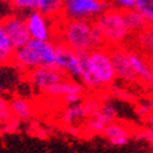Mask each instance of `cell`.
Masks as SVG:
<instances>
[{"label": "cell", "instance_id": "cell-10", "mask_svg": "<svg viewBox=\"0 0 153 153\" xmlns=\"http://www.w3.org/2000/svg\"><path fill=\"white\" fill-rule=\"evenodd\" d=\"M127 56H129L131 69L136 75L137 81L142 82L146 86H151L153 81V72L145 56L137 52H131V50H127Z\"/></svg>", "mask_w": 153, "mask_h": 153}, {"label": "cell", "instance_id": "cell-24", "mask_svg": "<svg viewBox=\"0 0 153 153\" xmlns=\"http://www.w3.org/2000/svg\"><path fill=\"white\" fill-rule=\"evenodd\" d=\"M11 111L9 107V102L0 96V124H4L11 118Z\"/></svg>", "mask_w": 153, "mask_h": 153}, {"label": "cell", "instance_id": "cell-27", "mask_svg": "<svg viewBox=\"0 0 153 153\" xmlns=\"http://www.w3.org/2000/svg\"><path fill=\"white\" fill-rule=\"evenodd\" d=\"M113 6L118 10H130L134 9V0H110Z\"/></svg>", "mask_w": 153, "mask_h": 153}, {"label": "cell", "instance_id": "cell-14", "mask_svg": "<svg viewBox=\"0 0 153 153\" xmlns=\"http://www.w3.org/2000/svg\"><path fill=\"white\" fill-rule=\"evenodd\" d=\"M102 134L104 135V137L108 140L111 146L115 147H123L130 141V131L124 125L117 124L114 121L108 124Z\"/></svg>", "mask_w": 153, "mask_h": 153}, {"label": "cell", "instance_id": "cell-17", "mask_svg": "<svg viewBox=\"0 0 153 153\" xmlns=\"http://www.w3.org/2000/svg\"><path fill=\"white\" fill-rule=\"evenodd\" d=\"M37 10L47 19L62 16L64 0H38Z\"/></svg>", "mask_w": 153, "mask_h": 153}, {"label": "cell", "instance_id": "cell-13", "mask_svg": "<svg viewBox=\"0 0 153 153\" xmlns=\"http://www.w3.org/2000/svg\"><path fill=\"white\" fill-rule=\"evenodd\" d=\"M26 45L41 56L44 66L58 69L55 64V44L52 41H39L31 38Z\"/></svg>", "mask_w": 153, "mask_h": 153}, {"label": "cell", "instance_id": "cell-7", "mask_svg": "<svg viewBox=\"0 0 153 153\" xmlns=\"http://www.w3.org/2000/svg\"><path fill=\"white\" fill-rule=\"evenodd\" d=\"M109 54H110L111 64H113L114 71H115L117 79L121 80L125 83L137 82L136 75L131 69L129 56H127V49L120 45H117L109 50Z\"/></svg>", "mask_w": 153, "mask_h": 153}, {"label": "cell", "instance_id": "cell-5", "mask_svg": "<svg viewBox=\"0 0 153 153\" xmlns=\"http://www.w3.org/2000/svg\"><path fill=\"white\" fill-rule=\"evenodd\" d=\"M55 64L61 72L68 74L72 79L79 80L81 77V61L79 54L61 42L55 44Z\"/></svg>", "mask_w": 153, "mask_h": 153}, {"label": "cell", "instance_id": "cell-18", "mask_svg": "<svg viewBox=\"0 0 153 153\" xmlns=\"http://www.w3.org/2000/svg\"><path fill=\"white\" fill-rule=\"evenodd\" d=\"M85 118L87 117H86L83 105L81 102H77V103L69 104V107L65 109V111L61 115V121L64 125H71V124L80 123Z\"/></svg>", "mask_w": 153, "mask_h": 153}, {"label": "cell", "instance_id": "cell-26", "mask_svg": "<svg viewBox=\"0 0 153 153\" xmlns=\"http://www.w3.org/2000/svg\"><path fill=\"white\" fill-rule=\"evenodd\" d=\"M0 47L4 48V49H6V50H10V52H14V50H15L14 47H12V44L10 43L6 33H5V30H4V27H3L1 21H0Z\"/></svg>", "mask_w": 153, "mask_h": 153}, {"label": "cell", "instance_id": "cell-15", "mask_svg": "<svg viewBox=\"0 0 153 153\" xmlns=\"http://www.w3.org/2000/svg\"><path fill=\"white\" fill-rule=\"evenodd\" d=\"M123 15L125 19V22L129 27L131 33H140L145 30L151 28L152 23H149L143 16H141L135 9H130V10H121Z\"/></svg>", "mask_w": 153, "mask_h": 153}, {"label": "cell", "instance_id": "cell-2", "mask_svg": "<svg viewBox=\"0 0 153 153\" xmlns=\"http://www.w3.org/2000/svg\"><path fill=\"white\" fill-rule=\"evenodd\" d=\"M93 23L85 20L64 19L60 26V39L68 48L76 53H88L93 47Z\"/></svg>", "mask_w": 153, "mask_h": 153}, {"label": "cell", "instance_id": "cell-19", "mask_svg": "<svg viewBox=\"0 0 153 153\" xmlns=\"http://www.w3.org/2000/svg\"><path fill=\"white\" fill-rule=\"evenodd\" d=\"M91 118H96L99 120L102 124H104L105 126L113 121H115L117 119V109L111 103H104L99 105V109L93 113V115Z\"/></svg>", "mask_w": 153, "mask_h": 153}, {"label": "cell", "instance_id": "cell-29", "mask_svg": "<svg viewBox=\"0 0 153 153\" xmlns=\"http://www.w3.org/2000/svg\"><path fill=\"white\" fill-rule=\"evenodd\" d=\"M136 137H137L138 140H143V141H146V142H148L149 145H152V142H153V131H152L151 127H148V129H145L143 131H141L140 134H137Z\"/></svg>", "mask_w": 153, "mask_h": 153}, {"label": "cell", "instance_id": "cell-3", "mask_svg": "<svg viewBox=\"0 0 153 153\" xmlns=\"http://www.w3.org/2000/svg\"><path fill=\"white\" fill-rule=\"evenodd\" d=\"M87 68L98 88L110 87L117 80L109 50L104 47L94 48L87 53Z\"/></svg>", "mask_w": 153, "mask_h": 153}, {"label": "cell", "instance_id": "cell-20", "mask_svg": "<svg viewBox=\"0 0 153 153\" xmlns=\"http://www.w3.org/2000/svg\"><path fill=\"white\" fill-rule=\"evenodd\" d=\"M134 9L149 23L153 21V0H134Z\"/></svg>", "mask_w": 153, "mask_h": 153}, {"label": "cell", "instance_id": "cell-8", "mask_svg": "<svg viewBox=\"0 0 153 153\" xmlns=\"http://www.w3.org/2000/svg\"><path fill=\"white\" fill-rule=\"evenodd\" d=\"M64 75L65 74L61 72L59 69L48 68V66H38V68L30 70L28 79L37 90L44 92L48 87L60 82L62 79H65Z\"/></svg>", "mask_w": 153, "mask_h": 153}, {"label": "cell", "instance_id": "cell-23", "mask_svg": "<svg viewBox=\"0 0 153 153\" xmlns=\"http://www.w3.org/2000/svg\"><path fill=\"white\" fill-rule=\"evenodd\" d=\"M9 3L22 10H37L38 7V0H9Z\"/></svg>", "mask_w": 153, "mask_h": 153}, {"label": "cell", "instance_id": "cell-1", "mask_svg": "<svg viewBox=\"0 0 153 153\" xmlns=\"http://www.w3.org/2000/svg\"><path fill=\"white\" fill-rule=\"evenodd\" d=\"M92 22L103 37L104 45H121L131 34L123 11L115 7H108Z\"/></svg>", "mask_w": 153, "mask_h": 153}, {"label": "cell", "instance_id": "cell-11", "mask_svg": "<svg viewBox=\"0 0 153 153\" xmlns=\"http://www.w3.org/2000/svg\"><path fill=\"white\" fill-rule=\"evenodd\" d=\"M11 62L15 64L17 68L27 70V71H30L34 68H38V66H44L41 56L38 55L33 49L28 48L27 45L17 48L14 50Z\"/></svg>", "mask_w": 153, "mask_h": 153}, {"label": "cell", "instance_id": "cell-9", "mask_svg": "<svg viewBox=\"0 0 153 153\" xmlns=\"http://www.w3.org/2000/svg\"><path fill=\"white\" fill-rule=\"evenodd\" d=\"M25 21L31 38L39 41H52L53 33L48 25V19L38 10H33Z\"/></svg>", "mask_w": 153, "mask_h": 153}, {"label": "cell", "instance_id": "cell-22", "mask_svg": "<svg viewBox=\"0 0 153 153\" xmlns=\"http://www.w3.org/2000/svg\"><path fill=\"white\" fill-rule=\"evenodd\" d=\"M105 125L102 124L99 120H97L96 118H90L87 121H86V125H85V130L90 134H93V135H97V134H102L104 130Z\"/></svg>", "mask_w": 153, "mask_h": 153}, {"label": "cell", "instance_id": "cell-4", "mask_svg": "<svg viewBox=\"0 0 153 153\" xmlns=\"http://www.w3.org/2000/svg\"><path fill=\"white\" fill-rule=\"evenodd\" d=\"M108 7L104 0H69L64 4L62 19L93 21Z\"/></svg>", "mask_w": 153, "mask_h": 153}, {"label": "cell", "instance_id": "cell-25", "mask_svg": "<svg viewBox=\"0 0 153 153\" xmlns=\"http://www.w3.org/2000/svg\"><path fill=\"white\" fill-rule=\"evenodd\" d=\"M82 105H83V109H85V113H86V117L87 118H91L93 115V113L99 109V105L100 104H99V102L97 99L90 98V99L85 100L83 103H82Z\"/></svg>", "mask_w": 153, "mask_h": 153}, {"label": "cell", "instance_id": "cell-12", "mask_svg": "<svg viewBox=\"0 0 153 153\" xmlns=\"http://www.w3.org/2000/svg\"><path fill=\"white\" fill-rule=\"evenodd\" d=\"M44 93L48 97H52V98H64L68 96H81L82 97L83 86L82 83L77 81L62 79L60 82L48 87L44 91Z\"/></svg>", "mask_w": 153, "mask_h": 153}, {"label": "cell", "instance_id": "cell-6", "mask_svg": "<svg viewBox=\"0 0 153 153\" xmlns=\"http://www.w3.org/2000/svg\"><path fill=\"white\" fill-rule=\"evenodd\" d=\"M0 21L3 23L5 33L9 38L10 43L14 47V49L25 47L27 44V42L31 39V36L26 26V21L23 19L16 15H12V16H6Z\"/></svg>", "mask_w": 153, "mask_h": 153}, {"label": "cell", "instance_id": "cell-30", "mask_svg": "<svg viewBox=\"0 0 153 153\" xmlns=\"http://www.w3.org/2000/svg\"><path fill=\"white\" fill-rule=\"evenodd\" d=\"M65 131L66 134L71 135V136H75V137H79L81 135V130L79 129L77 126H76L75 124H71V125H65Z\"/></svg>", "mask_w": 153, "mask_h": 153}, {"label": "cell", "instance_id": "cell-16", "mask_svg": "<svg viewBox=\"0 0 153 153\" xmlns=\"http://www.w3.org/2000/svg\"><path fill=\"white\" fill-rule=\"evenodd\" d=\"M9 107H10L11 115L19 120H30L33 115L31 104L23 98H20V97L12 98L11 102H9Z\"/></svg>", "mask_w": 153, "mask_h": 153}, {"label": "cell", "instance_id": "cell-21", "mask_svg": "<svg viewBox=\"0 0 153 153\" xmlns=\"http://www.w3.org/2000/svg\"><path fill=\"white\" fill-rule=\"evenodd\" d=\"M138 34V44L141 47L145 52H151L152 50V32H151V28L148 30H145L142 32L137 33Z\"/></svg>", "mask_w": 153, "mask_h": 153}, {"label": "cell", "instance_id": "cell-28", "mask_svg": "<svg viewBox=\"0 0 153 153\" xmlns=\"http://www.w3.org/2000/svg\"><path fill=\"white\" fill-rule=\"evenodd\" d=\"M151 102H148V103H140L137 107H136V113L138 117L141 118H146L148 115H151Z\"/></svg>", "mask_w": 153, "mask_h": 153}]
</instances>
